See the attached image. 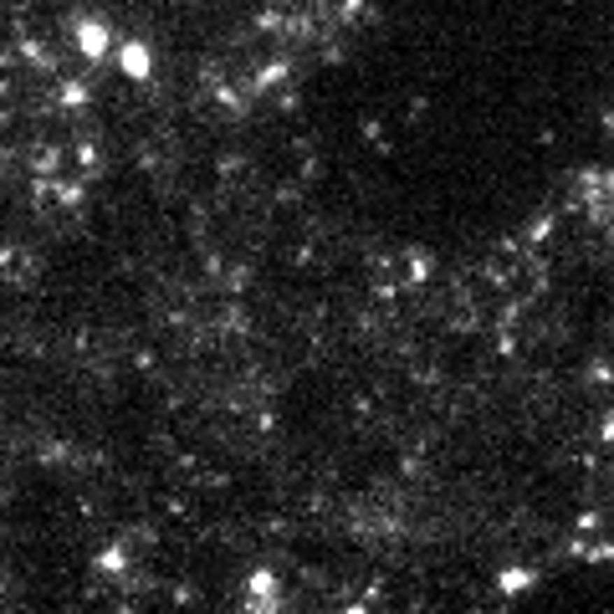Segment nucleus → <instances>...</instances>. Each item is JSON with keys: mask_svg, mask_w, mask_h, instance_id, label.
I'll return each instance as SVG.
<instances>
[{"mask_svg": "<svg viewBox=\"0 0 614 614\" xmlns=\"http://www.w3.org/2000/svg\"><path fill=\"white\" fill-rule=\"evenodd\" d=\"M77 41H83V52L98 62L103 52H108V26L103 21H83V31H77Z\"/></svg>", "mask_w": 614, "mask_h": 614, "instance_id": "f257e3e1", "label": "nucleus"}, {"mask_svg": "<svg viewBox=\"0 0 614 614\" xmlns=\"http://www.w3.org/2000/svg\"><path fill=\"white\" fill-rule=\"evenodd\" d=\"M118 62H123L128 77H149V52H143V41H128L118 52Z\"/></svg>", "mask_w": 614, "mask_h": 614, "instance_id": "f03ea898", "label": "nucleus"}, {"mask_svg": "<svg viewBox=\"0 0 614 614\" xmlns=\"http://www.w3.org/2000/svg\"><path fill=\"white\" fill-rule=\"evenodd\" d=\"M251 589H256V599H271V594H277V578H271V573H256Z\"/></svg>", "mask_w": 614, "mask_h": 614, "instance_id": "7ed1b4c3", "label": "nucleus"}]
</instances>
